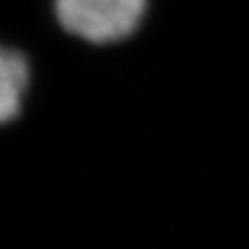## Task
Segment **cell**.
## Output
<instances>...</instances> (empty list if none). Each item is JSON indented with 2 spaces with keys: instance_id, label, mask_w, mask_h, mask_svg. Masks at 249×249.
Wrapping results in <instances>:
<instances>
[{
  "instance_id": "2",
  "label": "cell",
  "mask_w": 249,
  "mask_h": 249,
  "mask_svg": "<svg viewBox=\"0 0 249 249\" xmlns=\"http://www.w3.org/2000/svg\"><path fill=\"white\" fill-rule=\"evenodd\" d=\"M37 69L31 52L0 40V131L15 127L25 116L36 89Z\"/></svg>"
},
{
  "instance_id": "1",
  "label": "cell",
  "mask_w": 249,
  "mask_h": 249,
  "mask_svg": "<svg viewBox=\"0 0 249 249\" xmlns=\"http://www.w3.org/2000/svg\"><path fill=\"white\" fill-rule=\"evenodd\" d=\"M48 11L67 40L91 50H116L142 36L154 0H50Z\"/></svg>"
}]
</instances>
